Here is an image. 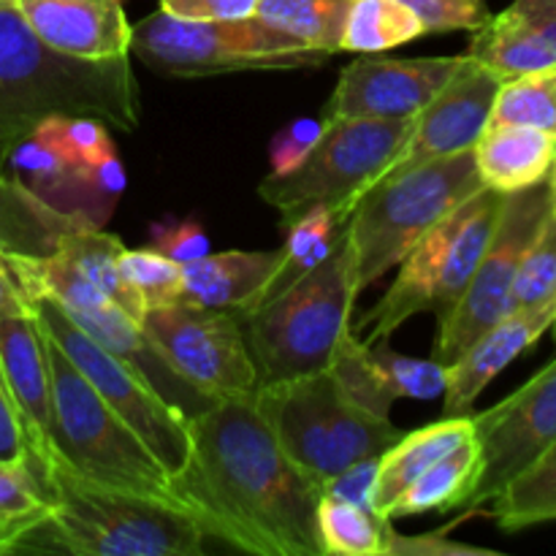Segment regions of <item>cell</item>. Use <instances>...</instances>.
<instances>
[{"label": "cell", "instance_id": "ffe728a7", "mask_svg": "<svg viewBox=\"0 0 556 556\" xmlns=\"http://www.w3.org/2000/svg\"><path fill=\"white\" fill-rule=\"evenodd\" d=\"M556 326V307L510 309L483 331L462 356L445 364L443 416H470L478 396L508 367Z\"/></svg>", "mask_w": 556, "mask_h": 556}, {"label": "cell", "instance_id": "b9f144b4", "mask_svg": "<svg viewBox=\"0 0 556 556\" xmlns=\"http://www.w3.org/2000/svg\"><path fill=\"white\" fill-rule=\"evenodd\" d=\"M0 462L25 465L33 470L30 451H27L25 434H22L20 416H16V407L9 394V386H5L3 369H0Z\"/></svg>", "mask_w": 556, "mask_h": 556}, {"label": "cell", "instance_id": "d6986e66", "mask_svg": "<svg viewBox=\"0 0 556 556\" xmlns=\"http://www.w3.org/2000/svg\"><path fill=\"white\" fill-rule=\"evenodd\" d=\"M38 41L76 60H117L130 52L123 0H14Z\"/></svg>", "mask_w": 556, "mask_h": 556}, {"label": "cell", "instance_id": "f6af8a7d", "mask_svg": "<svg viewBox=\"0 0 556 556\" xmlns=\"http://www.w3.org/2000/svg\"><path fill=\"white\" fill-rule=\"evenodd\" d=\"M0 3H14V0H0Z\"/></svg>", "mask_w": 556, "mask_h": 556}, {"label": "cell", "instance_id": "bcb514c9", "mask_svg": "<svg viewBox=\"0 0 556 556\" xmlns=\"http://www.w3.org/2000/svg\"><path fill=\"white\" fill-rule=\"evenodd\" d=\"M554 331H556V326H554Z\"/></svg>", "mask_w": 556, "mask_h": 556}, {"label": "cell", "instance_id": "f546056e", "mask_svg": "<svg viewBox=\"0 0 556 556\" xmlns=\"http://www.w3.org/2000/svg\"><path fill=\"white\" fill-rule=\"evenodd\" d=\"M52 516V497L25 465L0 462V554L20 552L22 543Z\"/></svg>", "mask_w": 556, "mask_h": 556}, {"label": "cell", "instance_id": "8fae6325", "mask_svg": "<svg viewBox=\"0 0 556 556\" xmlns=\"http://www.w3.org/2000/svg\"><path fill=\"white\" fill-rule=\"evenodd\" d=\"M27 304L43 334L85 375L96 394L139 434L168 476H177L190 454L188 413L172 405L134 364L98 345L52 299L27 296Z\"/></svg>", "mask_w": 556, "mask_h": 556}, {"label": "cell", "instance_id": "4dcf8cb0", "mask_svg": "<svg viewBox=\"0 0 556 556\" xmlns=\"http://www.w3.org/2000/svg\"><path fill=\"white\" fill-rule=\"evenodd\" d=\"M351 0H261L255 14L313 49L337 54Z\"/></svg>", "mask_w": 556, "mask_h": 556}, {"label": "cell", "instance_id": "7a4b0ae2", "mask_svg": "<svg viewBox=\"0 0 556 556\" xmlns=\"http://www.w3.org/2000/svg\"><path fill=\"white\" fill-rule=\"evenodd\" d=\"M96 117L125 134L141 103L128 58L76 60L38 41L14 3H0V168L5 155L49 117Z\"/></svg>", "mask_w": 556, "mask_h": 556}, {"label": "cell", "instance_id": "7bdbcfd3", "mask_svg": "<svg viewBox=\"0 0 556 556\" xmlns=\"http://www.w3.org/2000/svg\"><path fill=\"white\" fill-rule=\"evenodd\" d=\"M27 309H30L27 296L22 293L20 282L14 280V275H11L9 264H5L3 258V250H0V318H5V315L27 313Z\"/></svg>", "mask_w": 556, "mask_h": 556}, {"label": "cell", "instance_id": "d590c367", "mask_svg": "<svg viewBox=\"0 0 556 556\" xmlns=\"http://www.w3.org/2000/svg\"><path fill=\"white\" fill-rule=\"evenodd\" d=\"M150 248L168 255L177 264H190L210 253V237L193 217H163L150 226Z\"/></svg>", "mask_w": 556, "mask_h": 556}, {"label": "cell", "instance_id": "44dd1931", "mask_svg": "<svg viewBox=\"0 0 556 556\" xmlns=\"http://www.w3.org/2000/svg\"><path fill=\"white\" fill-rule=\"evenodd\" d=\"M467 54L503 81L556 71V0H514L472 30Z\"/></svg>", "mask_w": 556, "mask_h": 556}, {"label": "cell", "instance_id": "5b68a950", "mask_svg": "<svg viewBox=\"0 0 556 556\" xmlns=\"http://www.w3.org/2000/svg\"><path fill=\"white\" fill-rule=\"evenodd\" d=\"M481 188L476 152L467 150L413 166L364 190L348 217L358 291H367L386 271L400 266L448 212Z\"/></svg>", "mask_w": 556, "mask_h": 556}, {"label": "cell", "instance_id": "d6a6232c", "mask_svg": "<svg viewBox=\"0 0 556 556\" xmlns=\"http://www.w3.org/2000/svg\"><path fill=\"white\" fill-rule=\"evenodd\" d=\"M117 271L141 307V315L150 307L182 302V264L157 250L125 248L117 258Z\"/></svg>", "mask_w": 556, "mask_h": 556}, {"label": "cell", "instance_id": "f35d334b", "mask_svg": "<svg viewBox=\"0 0 556 556\" xmlns=\"http://www.w3.org/2000/svg\"><path fill=\"white\" fill-rule=\"evenodd\" d=\"M261 0H161V11L188 22L244 20L258 11Z\"/></svg>", "mask_w": 556, "mask_h": 556}, {"label": "cell", "instance_id": "484cf974", "mask_svg": "<svg viewBox=\"0 0 556 556\" xmlns=\"http://www.w3.org/2000/svg\"><path fill=\"white\" fill-rule=\"evenodd\" d=\"M483 456L476 434L462 440L454 451L424 470L389 508V519H407L421 514H448L465 508L481 481Z\"/></svg>", "mask_w": 556, "mask_h": 556}, {"label": "cell", "instance_id": "8992f818", "mask_svg": "<svg viewBox=\"0 0 556 556\" xmlns=\"http://www.w3.org/2000/svg\"><path fill=\"white\" fill-rule=\"evenodd\" d=\"M503 204L505 193L483 185L478 193L448 212L402 258L389 291L364 315L362 324L353 326L358 342L367 348L389 342L400 326L421 313H432L443 320L470 286Z\"/></svg>", "mask_w": 556, "mask_h": 556}, {"label": "cell", "instance_id": "74e56055", "mask_svg": "<svg viewBox=\"0 0 556 556\" xmlns=\"http://www.w3.org/2000/svg\"><path fill=\"white\" fill-rule=\"evenodd\" d=\"M324 134V123L313 117H302L293 119L291 125H286L282 130H277L275 139L269 144V163L271 172L269 174H288L309 155V150L315 147V141L320 139Z\"/></svg>", "mask_w": 556, "mask_h": 556}, {"label": "cell", "instance_id": "6da1fadb", "mask_svg": "<svg viewBox=\"0 0 556 556\" xmlns=\"http://www.w3.org/2000/svg\"><path fill=\"white\" fill-rule=\"evenodd\" d=\"M188 429V462L172 483L206 535L255 556H324V486L282 451L253 396L210 402Z\"/></svg>", "mask_w": 556, "mask_h": 556}, {"label": "cell", "instance_id": "ab89813d", "mask_svg": "<svg viewBox=\"0 0 556 556\" xmlns=\"http://www.w3.org/2000/svg\"><path fill=\"white\" fill-rule=\"evenodd\" d=\"M378 459L380 456L362 459L356 462V465L348 467V470H342L340 476L326 481L324 494L342 500V503L358 505V508L364 510H375L372 489H375V476H378Z\"/></svg>", "mask_w": 556, "mask_h": 556}, {"label": "cell", "instance_id": "4316f807", "mask_svg": "<svg viewBox=\"0 0 556 556\" xmlns=\"http://www.w3.org/2000/svg\"><path fill=\"white\" fill-rule=\"evenodd\" d=\"M315 527L324 556H389L396 532L394 521L378 510H364L329 494L320 497Z\"/></svg>", "mask_w": 556, "mask_h": 556}, {"label": "cell", "instance_id": "ac0fdd59", "mask_svg": "<svg viewBox=\"0 0 556 556\" xmlns=\"http://www.w3.org/2000/svg\"><path fill=\"white\" fill-rule=\"evenodd\" d=\"M331 372L356 405L380 418H391L396 400H434L445 389L440 362L396 353L389 342L367 348L353 329L342 340Z\"/></svg>", "mask_w": 556, "mask_h": 556}, {"label": "cell", "instance_id": "7402d4cb", "mask_svg": "<svg viewBox=\"0 0 556 556\" xmlns=\"http://www.w3.org/2000/svg\"><path fill=\"white\" fill-rule=\"evenodd\" d=\"M348 217L337 215L334 210L324 204H315L309 210H304L302 215L293 217L288 226H282L286 231V242L277 250V261L271 266L269 277L264 280V286L248 299L242 309H237V315H248L253 309L264 307L271 299H277L280 293H286L288 288L296 286L299 280L309 275L313 269H318L326 258L337 250V244L345 237Z\"/></svg>", "mask_w": 556, "mask_h": 556}, {"label": "cell", "instance_id": "4fadbf2b", "mask_svg": "<svg viewBox=\"0 0 556 556\" xmlns=\"http://www.w3.org/2000/svg\"><path fill=\"white\" fill-rule=\"evenodd\" d=\"M554 215L548 179L532 188L505 193L503 212L492 239L476 266L470 286L465 288L456 307L438 320V340L432 358L445 364L467 351L486 329L514 309V282L527 250L541 233L543 223Z\"/></svg>", "mask_w": 556, "mask_h": 556}, {"label": "cell", "instance_id": "52a82bcc", "mask_svg": "<svg viewBox=\"0 0 556 556\" xmlns=\"http://www.w3.org/2000/svg\"><path fill=\"white\" fill-rule=\"evenodd\" d=\"M253 402L282 451L320 486L356 462L380 456L405 434L391 418L356 405L331 369L261 386Z\"/></svg>", "mask_w": 556, "mask_h": 556}, {"label": "cell", "instance_id": "e0dca14e", "mask_svg": "<svg viewBox=\"0 0 556 556\" xmlns=\"http://www.w3.org/2000/svg\"><path fill=\"white\" fill-rule=\"evenodd\" d=\"M0 369L20 416L33 472L43 483V470L58 459V454L52 445V378L47 342L33 309L0 318Z\"/></svg>", "mask_w": 556, "mask_h": 556}, {"label": "cell", "instance_id": "1f68e13d", "mask_svg": "<svg viewBox=\"0 0 556 556\" xmlns=\"http://www.w3.org/2000/svg\"><path fill=\"white\" fill-rule=\"evenodd\" d=\"M489 125H525L556 136V71L505 79Z\"/></svg>", "mask_w": 556, "mask_h": 556}, {"label": "cell", "instance_id": "836d02e7", "mask_svg": "<svg viewBox=\"0 0 556 556\" xmlns=\"http://www.w3.org/2000/svg\"><path fill=\"white\" fill-rule=\"evenodd\" d=\"M556 307V215L543 223L514 282V309Z\"/></svg>", "mask_w": 556, "mask_h": 556}, {"label": "cell", "instance_id": "60d3db41", "mask_svg": "<svg viewBox=\"0 0 556 556\" xmlns=\"http://www.w3.org/2000/svg\"><path fill=\"white\" fill-rule=\"evenodd\" d=\"M389 556H500L492 548L467 546V543L448 541L445 535H400L394 532L389 546Z\"/></svg>", "mask_w": 556, "mask_h": 556}, {"label": "cell", "instance_id": "603a6c76", "mask_svg": "<svg viewBox=\"0 0 556 556\" xmlns=\"http://www.w3.org/2000/svg\"><path fill=\"white\" fill-rule=\"evenodd\" d=\"M472 152L486 188L516 193L548 179L556 136L525 125H486Z\"/></svg>", "mask_w": 556, "mask_h": 556}, {"label": "cell", "instance_id": "7c38bea8", "mask_svg": "<svg viewBox=\"0 0 556 556\" xmlns=\"http://www.w3.org/2000/svg\"><path fill=\"white\" fill-rule=\"evenodd\" d=\"M147 342L182 386L206 402L255 396L258 375L233 309L172 302L144 309Z\"/></svg>", "mask_w": 556, "mask_h": 556}, {"label": "cell", "instance_id": "9a60e30c", "mask_svg": "<svg viewBox=\"0 0 556 556\" xmlns=\"http://www.w3.org/2000/svg\"><path fill=\"white\" fill-rule=\"evenodd\" d=\"M456 58H356L342 68L334 92L320 112L331 119H410L443 90L459 71Z\"/></svg>", "mask_w": 556, "mask_h": 556}, {"label": "cell", "instance_id": "2e32d148", "mask_svg": "<svg viewBox=\"0 0 556 556\" xmlns=\"http://www.w3.org/2000/svg\"><path fill=\"white\" fill-rule=\"evenodd\" d=\"M500 79L486 65L476 63L465 52L459 71L451 76L448 85L413 117L410 134L400 147L389 166L380 172V179L396 177L421 163L438 161V157L459 155L472 150L492 119L494 98H497ZM372 188V185H369Z\"/></svg>", "mask_w": 556, "mask_h": 556}, {"label": "cell", "instance_id": "5bb4252c", "mask_svg": "<svg viewBox=\"0 0 556 556\" xmlns=\"http://www.w3.org/2000/svg\"><path fill=\"white\" fill-rule=\"evenodd\" d=\"M470 418L483 470L465 508H481L556 443V358L500 405Z\"/></svg>", "mask_w": 556, "mask_h": 556}, {"label": "cell", "instance_id": "30bf717a", "mask_svg": "<svg viewBox=\"0 0 556 556\" xmlns=\"http://www.w3.org/2000/svg\"><path fill=\"white\" fill-rule=\"evenodd\" d=\"M410 119H331L309 155L288 174H266L258 195L280 212V226L315 204L351 217L364 190L375 185L410 134Z\"/></svg>", "mask_w": 556, "mask_h": 556}, {"label": "cell", "instance_id": "83f0119b", "mask_svg": "<svg viewBox=\"0 0 556 556\" xmlns=\"http://www.w3.org/2000/svg\"><path fill=\"white\" fill-rule=\"evenodd\" d=\"M427 36L421 16L402 0H351L340 52L380 54Z\"/></svg>", "mask_w": 556, "mask_h": 556}, {"label": "cell", "instance_id": "cb8c5ba5", "mask_svg": "<svg viewBox=\"0 0 556 556\" xmlns=\"http://www.w3.org/2000/svg\"><path fill=\"white\" fill-rule=\"evenodd\" d=\"M476 434L470 416H443L440 421L427 424L416 432H405L389 451L378 459L372 503L380 516L389 514L394 500L421 476L424 470L454 451L462 440ZM389 519V516H386Z\"/></svg>", "mask_w": 556, "mask_h": 556}, {"label": "cell", "instance_id": "3957f363", "mask_svg": "<svg viewBox=\"0 0 556 556\" xmlns=\"http://www.w3.org/2000/svg\"><path fill=\"white\" fill-rule=\"evenodd\" d=\"M52 516L20 552L74 556H204L210 535L188 508L96 483L54 459L43 470Z\"/></svg>", "mask_w": 556, "mask_h": 556}, {"label": "cell", "instance_id": "f1b7e54d", "mask_svg": "<svg viewBox=\"0 0 556 556\" xmlns=\"http://www.w3.org/2000/svg\"><path fill=\"white\" fill-rule=\"evenodd\" d=\"M500 530L519 532L556 521V443L489 503Z\"/></svg>", "mask_w": 556, "mask_h": 556}, {"label": "cell", "instance_id": "9c48e42d", "mask_svg": "<svg viewBox=\"0 0 556 556\" xmlns=\"http://www.w3.org/2000/svg\"><path fill=\"white\" fill-rule=\"evenodd\" d=\"M130 52L161 76L204 79L237 71L318 68L334 54L313 49L258 14L226 22H188L155 11L130 25Z\"/></svg>", "mask_w": 556, "mask_h": 556}, {"label": "cell", "instance_id": "e575fe53", "mask_svg": "<svg viewBox=\"0 0 556 556\" xmlns=\"http://www.w3.org/2000/svg\"><path fill=\"white\" fill-rule=\"evenodd\" d=\"M38 134L47 136L74 166H92L112 155L114 144L109 136V125L96 117H49L38 125Z\"/></svg>", "mask_w": 556, "mask_h": 556}, {"label": "cell", "instance_id": "8d00e7d4", "mask_svg": "<svg viewBox=\"0 0 556 556\" xmlns=\"http://www.w3.org/2000/svg\"><path fill=\"white\" fill-rule=\"evenodd\" d=\"M421 16L427 33L478 30L489 20L486 0H402Z\"/></svg>", "mask_w": 556, "mask_h": 556}, {"label": "cell", "instance_id": "ba28073f", "mask_svg": "<svg viewBox=\"0 0 556 556\" xmlns=\"http://www.w3.org/2000/svg\"><path fill=\"white\" fill-rule=\"evenodd\" d=\"M43 342L52 378V445L58 459L96 483L182 505L172 476L139 434L96 394L47 334Z\"/></svg>", "mask_w": 556, "mask_h": 556}, {"label": "cell", "instance_id": "d4e9b609", "mask_svg": "<svg viewBox=\"0 0 556 556\" xmlns=\"http://www.w3.org/2000/svg\"><path fill=\"white\" fill-rule=\"evenodd\" d=\"M277 250H226L182 264V302L212 309H242L264 286Z\"/></svg>", "mask_w": 556, "mask_h": 556}, {"label": "cell", "instance_id": "ee69618b", "mask_svg": "<svg viewBox=\"0 0 556 556\" xmlns=\"http://www.w3.org/2000/svg\"><path fill=\"white\" fill-rule=\"evenodd\" d=\"M548 188H552V210H554V215H556V152H554L552 172H548Z\"/></svg>", "mask_w": 556, "mask_h": 556}, {"label": "cell", "instance_id": "277c9868", "mask_svg": "<svg viewBox=\"0 0 556 556\" xmlns=\"http://www.w3.org/2000/svg\"><path fill=\"white\" fill-rule=\"evenodd\" d=\"M358 296L345 226L342 242L318 269L264 307L239 315L258 389L331 369L342 340L353 329Z\"/></svg>", "mask_w": 556, "mask_h": 556}]
</instances>
